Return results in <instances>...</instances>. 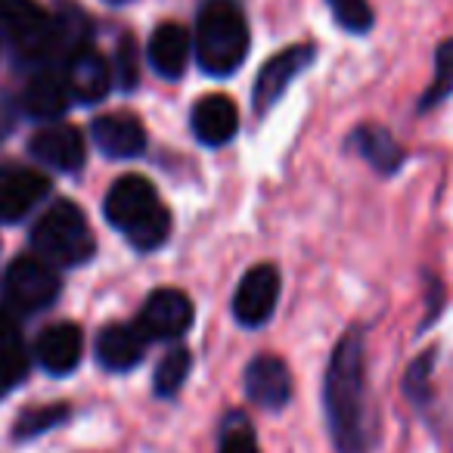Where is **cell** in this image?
Listing matches in <instances>:
<instances>
[{
	"instance_id": "d6986e66",
	"label": "cell",
	"mask_w": 453,
	"mask_h": 453,
	"mask_svg": "<svg viewBox=\"0 0 453 453\" xmlns=\"http://www.w3.org/2000/svg\"><path fill=\"white\" fill-rule=\"evenodd\" d=\"M19 106H22V112H28L32 119L50 121L72 106V90H69V84H65V78L53 75V72H41V75H35L32 81L26 84V90H22V96H19Z\"/></svg>"
},
{
	"instance_id": "9a60e30c",
	"label": "cell",
	"mask_w": 453,
	"mask_h": 453,
	"mask_svg": "<svg viewBox=\"0 0 453 453\" xmlns=\"http://www.w3.org/2000/svg\"><path fill=\"white\" fill-rule=\"evenodd\" d=\"M189 125H193V134L199 143L224 146L240 131V109H236V103L230 96H220V94L202 96L193 106Z\"/></svg>"
},
{
	"instance_id": "52a82bcc",
	"label": "cell",
	"mask_w": 453,
	"mask_h": 453,
	"mask_svg": "<svg viewBox=\"0 0 453 453\" xmlns=\"http://www.w3.org/2000/svg\"><path fill=\"white\" fill-rule=\"evenodd\" d=\"M193 302L180 289H156L143 302L137 317V329L146 342H174L193 326Z\"/></svg>"
},
{
	"instance_id": "6da1fadb",
	"label": "cell",
	"mask_w": 453,
	"mask_h": 453,
	"mask_svg": "<svg viewBox=\"0 0 453 453\" xmlns=\"http://www.w3.org/2000/svg\"><path fill=\"white\" fill-rule=\"evenodd\" d=\"M366 345L360 329H348L335 345L323 379V407L329 434L339 453H366L370 438V407H366Z\"/></svg>"
},
{
	"instance_id": "ffe728a7",
	"label": "cell",
	"mask_w": 453,
	"mask_h": 453,
	"mask_svg": "<svg viewBox=\"0 0 453 453\" xmlns=\"http://www.w3.org/2000/svg\"><path fill=\"white\" fill-rule=\"evenodd\" d=\"M351 143H354V150L379 171V174H395L403 162V150L397 146V140L391 137L385 127H372V125L360 127V131L351 137Z\"/></svg>"
},
{
	"instance_id": "9c48e42d",
	"label": "cell",
	"mask_w": 453,
	"mask_h": 453,
	"mask_svg": "<svg viewBox=\"0 0 453 453\" xmlns=\"http://www.w3.org/2000/svg\"><path fill=\"white\" fill-rule=\"evenodd\" d=\"M277 298H280V271L273 265H258L236 286L234 317L242 326H261L277 311Z\"/></svg>"
},
{
	"instance_id": "44dd1931",
	"label": "cell",
	"mask_w": 453,
	"mask_h": 453,
	"mask_svg": "<svg viewBox=\"0 0 453 453\" xmlns=\"http://www.w3.org/2000/svg\"><path fill=\"white\" fill-rule=\"evenodd\" d=\"M189 370H193V357H189L187 348H171L156 366V395L174 397L187 382Z\"/></svg>"
},
{
	"instance_id": "5b68a950",
	"label": "cell",
	"mask_w": 453,
	"mask_h": 453,
	"mask_svg": "<svg viewBox=\"0 0 453 453\" xmlns=\"http://www.w3.org/2000/svg\"><path fill=\"white\" fill-rule=\"evenodd\" d=\"M0 28L22 59H41L57 47V19L38 0H0Z\"/></svg>"
},
{
	"instance_id": "7a4b0ae2",
	"label": "cell",
	"mask_w": 453,
	"mask_h": 453,
	"mask_svg": "<svg viewBox=\"0 0 453 453\" xmlns=\"http://www.w3.org/2000/svg\"><path fill=\"white\" fill-rule=\"evenodd\" d=\"M106 218L115 230L127 234L134 249L152 252L171 234V214L158 202L156 187L143 174H125L106 193Z\"/></svg>"
},
{
	"instance_id": "8fae6325",
	"label": "cell",
	"mask_w": 453,
	"mask_h": 453,
	"mask_svg": "<svg viewBox=\"0 0 453 453\" xmlns=\"http://www.w3.org/2000/svg\"><path fill=\"white\" fill-rule=\"evenodd\" d=\"M246 395L255 407L280 410L292 397V376L289 366L273 354H258L246 366Z\"/></svg>"
},
{
	"instance_id": "4316f807",
	"label": "cell",
	"mask_w": 453,
	"mask_h": 453,
	"mask_svg": "<svg viewBox=\"0 0 453 453\" xmlns=\"http://www.w3.org/2000/svg\"><path fill=\"white\" fill-rule=\"evenodd\" d=\"M432 366H434V351L422 354L419 360H413V366L407 370L403 379V388L413 397V403H428V379H432Z\"/></svg>"
},
{
	"instance_id": "603a6c76",
	"label": "cell",
	"mask_w": 453,
	"mask_h": 453,
	"mask_svg": "<svg viewBox=\"0 0 453 453\" xmlns=\"http://www.w3.org/2000/svg\"><path fill=\"white\" fill-rule=\"evenodd\" d=\"M72 410L65 407V403H50V407H35V410H26V413L16 419V428L13 434L19 441L26 438H38V434L50 432V428L63 426L65 419H69Z\"/></svg>"
},
{
	"instance_id": "3957f363",
	"label": "cell",
	"mask_w": 453,
	"mask_h": 453,
	"mask_svg": "<svg viewBox=\"0 0 453 453\" xmlns=\"http://www.w3.org/2000/svg\"><path fill=\"white\" fill-rule=\"evenodd\" d=\"M249 53V26L236 0H205L196 19V59L211 78L234 75Z\"/></svg>"
},
{
	"instance_id": "30bf717a",
	"label": "cell",
	"mask_w": 453,
	"mask_h": 453,
	"mask_svg": "<svg viewBox=\"0 0 453 453\" xmlns=\"http://www.w3.org/2000/svg\"><path fill=\"white\" fill-rule=\"evenodd\" d=\"M50 193V180L41 171L22 168V165H7L0 168V220L16 224L32 211L44 196Z\"/></svg>"
},
{
	"instance_id": "4dcf8cb0",
	"label": "cell",
	"mask_w": 453,
	"mask_h": 453,
	"mask_svg": "<svg viewBox=\"0 0 453 453\" xmlns=\"http://www.w3.org/2000/svg\"><path fill=\"white\" fill-rule=\"evenodd\" d=\"M109 4H127V0H109Z\"/></svg>"
},
{
	"instance_id": "7402d4cb",
	"label": "cell",
	"mask_w": 453,
	"mask_h": 453,
	"mask_svg": "<svg viewBox=\"0 0 453 453\" xmlns=\"http://www.w3.org/2000/svg\"><path fill=\"white\" fill-rule=\"evenodd\" d=\"M450 94H453V38L444 41V44L438 47V57H434V81H432V88L422 94L419 112L434 109L438 103H444Z\"/></svg>"
},
{
	"instance_id": "2e32d148",
	"label": "cell",
	"mask_w": 453,
	"mask_h": 453,
	"mask_svg": "<svg viewBox=\"0 0 453 453\" xmlns=\"http://www.w3.org/2000/svg\"><path fill=\"white\" fill-rule=\"evenodd\" d=\"M90 134H94V143L100 146L109 158H134L146 150L143 125H140V119L125 115V112H112V115L96 119Z\"/></svg>"
},
{
	"instance_id": "4fadbf2b",
	"label": "cell",
	"mask_w": 453,
	"mask_h": 453,
	"mask_svg": "<svg viewBox=\"0 0 453 453\" xmlns=\"http://www.w3.org/2000/svg\"><path fill=\"white\" fill-rule=\"evenodd\" d=\"M65 84L72 90V100L100 103L112 88V69L94 47H75L65 63Z\"/></svg>"
},
{
	"instance_id": "cb8c5ba5",
	"label": "cell",
	"mask_w": 453,
	"mask_h": 453,
	"mask_svg": "<svg viewBox=\"0 0 453 453\" xmlns=\"http://www.w3.org/2000/svg\"><path fill=\"white\" fill-rule=\"evenodd\" d=\"M333 10V19L339 22L345 32L364 35L372 26V10L366 0H326Z\"/></svg>"
},
{
	"instance_id": "f546056e",
	"label": "cell",
	"mask_w": 453,
	"mask_h": 453,
	"mask_svg": "<svg viewBox=\"0 0 453 453\" xmlns=\"http://www.w3.org/2000/svg\"><path fill=\"white\" fill-rule=\"evenodd\" d=\"M13 125H16V103L10 100V94L0 90V137L13 131Z\"/></svg>"
},
{
	"instance_id": "484cf974",
	"label": "cell",
	"mask_w": 453,
	"mask_h": 453,
	"mask_svg": "<svg viewBox=\"0 0 453 453\" xmlns=\"http://www.w3.org/2000/svg\"><path fill=\"white\" fill-rule=\"evenodd\" d=\"M218 453H261L258 450V441H255L252 428L246 426L242 416H230V426L224 428L220 434V447Z\"/></svg>"
},
{
	"instance_id": "5bb4252c",
	"label": "cell",
	"mask_w": 453,
	"mask_h": 453,
	"mask_svg": "<svg viewBox=\"0 0 453 453\" xmlns=\"http://www.w3.org/2000/svg\"><path fill=\"white\" fill-rule=\"evenodd\" d=\"M35 354L38 364L44 366L50 376H69L84 354V335L78 323H57L47 326L35 342Z\"/></svg>"
},
{
	"instance_id": "e0dca14e",
	"label": "cell",
	"mask_w": 453,
	"mask_h": 453,
	"mask_svg": "<svg viewBox=\"0 0 453 453\" xmlns=\"http://www.w3.org/2000/svg\"><path fill=\"white\" fill-rule=\"evenodd\" d=\"M189 53H193V38L177 22H162L150 38V63L162 78L174 81L187 72Z\"/></svg>"
},
{
	"instance_id": "ba28073f",
	"label": "cell",
	"mask_w": 453,
	"mask_h": 453,
	"mask_svg": "<svg viewBox=\"0 0 453 453\" xmlns=\"http://www.w3.org/2000/svg\"><path fill=\"white\" fill-rule=\"evenodd\" d=\"M314 47L311 44H296L289 50L277 53L273 59H267L265 69L258 72V81H255L252 90V103H255V112L265 115L283 100V94L289 90V84L314 63Z\"/></svg>"
},
{
	"instance_id": "f1b7e54d",
	"label": "cell",
	"mask_w": 453,
	"mask_h": 453,
	"mask_svg": "<svg viewBox=\"0 0 453 453\" xmlns=\"http://www.w3.org/2000/svg\"><path fill=\"white\" fill-rule=\"evenodd\" d=\"M19 342H22V335H19V329H16L13 317H7L4 311H0V351L19 345Z\"/></svg>"
},
{
	"instance_id": "ac0fdd59",
	"label": "cell",
	"mask_w": 453,
	"mask_h": 453,
	"mask_svg": "<svg viewBox=\"0 0 453 453\" xmlns=\"http://www.w3.org/2000/svg\"><path fill=\"white\" fill-rule=\"evenodd\" d=\"M146 339L140 335L137 326H125V323H115L106 326L96 339V360H100L106 370L125 372L143 360Z\"/></svg>"
},
{
	"instance_id": "83f0119b",
	"label": "cell",
	"mask_w": 453,
	"mask_h": 453,
	"mask_svg": "<svg viewBox=\"0 0 453 453\" xmlns=\"http://www.w3.org/2000/svg\"><path fill=\"white\" fill-rule=\"evenodd\" d=\"M115 78L125 90L137 88V50H134L131 38L119 41V53H115Z\"/></svg>"
},
{
	"instance_id": "8992f818",
	"label": "cell",
	"mask_w": 453,
	"mask_h": 453,
	"mask_svg": "<svg viewBox=\"0 0 453 453\" xmlns=\"http://www.w3.org/2000/svg\"><path fill=\"white\" fill-rule=\"evenodd\" d=\"M59 296V277L44 258L35 255H22L7 267L4 277V298L10 308L22 311V314H35L44 311L57 302Z\"/></svg>"
},
{
	"instance_id": "7c38bea8",
	"label": "cell",
	"mask_w": 453,
	"mask_h": 453,
	"mask_svg": "<svg viewBox=\"0 0 453 453\" xmlns=\"http://www.w3.org/2000/svg\"><path fill=\"white\" fill-rule=\"evenodd\" d=\"M28 150H32V156L38 162H44L53 171L72 174V171L84 168V137L72 125L41 127L32 137V143H28Z\"/></svg>"
},
{
	"instance_id": "d4e9b609",
	"label": "cell",
	"mask_w": 453,
	"mask_h": 453,
	"mask_svg": "<svg viewBox=\"0 0 453 453\" xmlns=\"http://www.w3.org/2000/svg\"><path fill=\"white\" fill-rule=\"evenodd\" d=\"M28 376V351L26 345H13L7 351H0V397L19 388L22 379Z\"/></svg>"
},
{
	"instance_id": "277c9868",
	"label": "cell",
	"mask_w": 453,
	"mask_h": 453,
	"mask_svg": "<svg viewBox=\"0 0 453 453\" xmlns=\"http://www.w3.org/2000/svg\"><path fill=\"white\" fill-rule=\"evenodd\" d=\"M32 246L38 258L47 265L59 267H75L94 255L96 242L90 234V224L84 211L69 199H59L41 214V220L32 230Z\"/></svg>"
}]
</instances>
